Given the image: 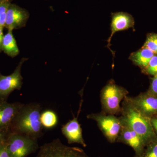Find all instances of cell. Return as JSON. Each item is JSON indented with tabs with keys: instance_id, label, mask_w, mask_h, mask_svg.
Instances as JSON below:
<instances>
[{
	"instance_id": "obj_1",
	"label": "cell",
	"mask_w": 157,
	"mask_h": 157,
	"mask_svg": "<svg viewBox=\"0 0 157 157\" xmlns=\"http://www.w3.org/2000/svg\"><path fill=\"white\" fill-rule=\"evenodd\" d=\"M41 109L38 103L23 104L11 124L10 132L38 140L42 136L43 128L40 120Z\"/></svg>"
},
{
	"instance_id": "obj_2",
	"label": "cell",
	"mask_w": 157,
	"mask_h": 157,
	"mask_svg": "<svg viewBox=\"0 0 157 157\" xmlns=\"http://www.w3.org/2000/svg\"><path fill=\"white\" fill-rule=\"evenodd\" d=\"M121 112L122 116L120 117L121 121L139 135L146 146L155 139L151 120L137 109L127 96L124 99Z\"/></svg>"
},
{
	"instance_id": "obj_3",
	"label": "cell",
	"mask_w": 157,
	"mask_h": 157,
	"mask_svg": "<svg viewBox=\"0 0 157 157\" xmlns=\"http://www.w3.org/2000/svg\"><path fill=\"white\" fill-rule=\"evenodd\" d=\"M6 143L10 157H26L39 148L37 139L11 132Z\"/></svg>"
},
{
	"instance_id": "obj_4",
	"label": "cell",
	"mask_w": 157,
	"mask_h": 157,
	"mask_svg": "<svg viewBox=\"0 0 157 157\" xmlns=\"http://www.w3.org/2000/svg\"><path fill=\"white\" fill-rule=\"evenodd\" d=\"M128 94L125 89L112 82L105 86L101 92V104L105 113L115 115L121 112V102Z\"/></svg>"
},
{
	"instance_id": "obj_5",
	"label": "cell",
	"mask_w": 157,
	"mask_h": 157,
	"mask_svg": "<svg viewBox=\"0 0 157 157\" xmlns=\"http://www.w3.org/2000/svg\"><path fill=\"white\" fill-rule=\"evenodd\" d=\"M36 157H90L82 149L67 146L59 138L40 147Z\"/></svg>"
},
{
	"instance_id": "obj_6",
	"label": "cell",
	"mask_w": 157,
	"mask_h": 157,
	"mask_svg": "<svg viewBox=\"0 0 157 157\" xmlns=\"http://www.w3.org/2000/svg\"><path fill=\"white\" fill-rule=\"evenodd\" d=\"M87 118L97 122L98 127L104 136L110 143L117 141L122 127L120 118L108 113H91L87 115Z\"/></svg>"
},
{
	"instance_id": "obj_7",
	"label": "cell",
	"mask_w": 157,
	"mask_h": 157,
	"mask_svg": "<svg viewBox=\"0 0 157 157\" xmlns=\"http://www.w3.org/2000/svg\"><path fill=\"white\" fill-rule=\"evenodd\" d=\"M27 59H21L15 70L9 76L0 73V100L7 101L8 97L14 90H20L22 85L21 67Z\"/></svg>"
},
{
	"instance_id": "obj_8",
	"label": "cell",
	"mask_w": 157,
	"mask_h": 157,
	"mask_svg": "<svg viewBox=\"0 0 157 157\" xmlns=\"http://www.w3.org/2000/svg\"><path fill=\"white\" fill-rule=\"evenodd\" d=\"M121 122V129L117 141L132 147L135 151L136 156L142 157L146 146L143 139L130 127Z\"/></svg>"
},
{
	"instance_id": "obj_9",
	"label": "cell",
	"mask_w": 157,
	"mask_h": 157,
	"mask_svg": "<svg viewBox=\"0 0 157 157\" xmlns=\"http://www.w3.org/2000/svg\"><path fill=\"white\" fill-rule=\"evenodd\" d=\"M29 17L26 10L11 3L7 10L5 27L13 30L21 28L25 26Z\"/></svg>"
},
{
	"instance_id": "obj_10",
	"label": "cell",
	"mask_w": 157,
	"mask_h": 157,
	"mask_svg": "<svg viewBox=\"0 0 157 157\" xmlns=\"http://www.w3.org/2000/svg\"><path fill=\"white\" fill-rule=\"evenodd\" d=\"M23 105L19 102L9 103L7 101L0 100V131L10 130L15 117Z\"/></svg>"
},
{
	"instance_id": "obj_11",
	"label": "cell",
	"mask_w": 157,
	"mask_h": 157,
	"mask_svg": "<svg viewBox=\"0 0 157 157\" xmlns=\"http://www.w3.org/2000/svg\"><path fill=\"white\" fill-rule=\"evenodd\" d=\"M61 131L69 144L77 143L86 147V144L82 137V130L77 117H74L72 120L63 125Z\"/></svg>"
},
{
	"instance_id": "obj_12",
	"label": "cell",
	"mask_w": 157,
	"mask_h": 157,
	"mask_svg": "<svg viewBox=\"0 0 157 157\" xmlns=\"http://www.w3.org/2000/svg\"><path fill=\"white\" fill-rule=\"evenodd\" d=\"M130 102L143 114L148 116L157 112V98L152 95H140L136 98L128 97Z\"/></svg>"
},
{
	"instance_id": "obj_13",
	"label": "cell",
	"mask_w": 157,
	"mask_h": 157,
	"mask_svg": "<svg viewBox=\"0 0 157 157\" xmlns=\"http://www.w3.org/2000/svg\"><path fill=\"white\" fill-rule=\"evenodd\" d=\"M134 24V18L131 14L128 13L119 12L113 14L111 24V33L108 39V45H109V42L114 34L119 31L133 27Z\"/></svg>"
},
{
	"instance_id": "obj_14",
	"label": "cell",
	"mask_w": 157,
	"mask_h": 157,
	"mask_svg": "<svg viewBox=\"0 0 157 157\" xmlns=\"http://www.w3.org/2000/svg\"><path fill=\"white\" fill-rule=\"evenodd\" d=\"M12 31L13 30L8 29L7 33L4 35L2 51L9 56L13 58L18 55L19 50Z\"/></svg>"
},
{
	"instance_id": "obj_15",
	"label": "cell",
	"mask_w": 157,
	"mask_h": 157,
	"mask_svg": "<svg viewBox=\"0 0 157 157\" xmlns=\"http://www.w3.org/2000/svg\"><path fill=\"white\" fill-rule=\"evenodd\" d=\"M155 54L151 51L142 47L140 50L132 53L130 59L135 65L146 69L149 62Z\"/></svg>"
},
{
	"instance_id": "obj_16",
	"label": "cell",
	"mask_w": 157,
	"mask_h": 157,
	"mask_svg": "<svg viewBox=\"0 0 157 157\" xmlns=\"http://www.w3.org/2000/svg\"><path fill=\"white\" fill-rule=\"evenodd\" d=\"M40 120L43 127L46 129L52 128L58 123L57 116L53 110H46L41 113Z\"/></svg>"
},
{
	"instance_id": "obj_17",
	"label": "cell",
	"mask_w": 157,
	"mask_h": 157,
	"mask_svg": "<svg viewBox=\"0 0 157 157\" xmlns=\"http://www.w3.org/2000/svg\"><path fill=\"white\" fill-rule=\"evenodd\" d=\"M151 51L155 54L157 52V34H151L147 36L146 41L143 46Z\"/></svg>"
},
{
	"instance_id": "obj_18",
	"label": "cell",
	"mask_w": 157,
	"mask_h": 157,
	"mask_svg": "<svg viewBox=\"0 0 157 157\" xmlns=\"http://www.w3.org/2000/svg\"><path fill=\"white\" fill-rule=\"evenodd\" d=\"M11 2L8 0H0V26L4 28L8 7Z\"/></svg>"
},
{
	"instance_id": "obj_19",
	"label": "cell",
	"mask_w": 157,
	"mask_h": 157,
	"mask_svg": "<svg viewBox=\"0 0 157 157\" xmlns=\"http://www.w3.org/2000/svg\"><path fill=\"white\" fill-rule=\"evenodd\" d=\"M146 146L141 157H157V140H152Z\"/></svg>"
},
{
	"instance_id": "obj_20",
	"label": "cell",
	"mask_w": 157,
	"mask_h": 157,
	"mask_svg": "<svg viewBox=\"0 0 157 157\" xmlns=\"http://www.w3.org/2000/svg\"><path fill=\"white\" fill-rule=\"evenodd\" d=\"M147 72L150 75H157V54H155L149 62L146 69Z\"/></svg>"
},
{
	"instance_id": "obj_21",
	"label": "cell",
	"mask_w": 157,
	"mask_h": 157,
	"mask_svg": "<svg viewBox=\"0 0 157 157\" xmlns=\"http://www.w3.org/2000/svg\"><path fill=\"white\" fill-rule=\"evenodd\" d=\"M150 94L154 96H157V75L155 76L152 80L151 85Z\"/></svg>"
},
{
	"instance_id": "obj_22",
	"label": "cell",
	"mask_w": 157,
	"mask_h": 157,
	"mask_svg": "<svg viewBox=\"0 0 157 157\" xmlns=\"http://www.w3.org/2000/svg\"><path fill=\"white\" fill-rule=\"evenodd\" d=\"M9 130H3L0 131V145L6 141L8 135L10 133Z\"/></svg>"
},
{
	"instance_id": "obj_23",
	"label": "cell",
	"mask_w": 157,
	"mask_h": 157,
	"mask_svg": "<svg viewBox=\"0 0 157 157\" xmlns=\"http://www.w3.org/2000/svg\"><path fill=\"white\" fill-rule=\"evenodd\" d=\"M6 142V141L0 145V157H10L7 150Z\"/></svg>"
},
{
	"instance_id": "obj_24",
	"label": "cell",
	"mask_w": 157,
	"mask_h": 157,
	"mask_svg": "<svg viewBox=\"0 0 157 157\" xmlns=\"http://www.w3.org/2000/svg\"><path fill=\"white\" fill-rule=\"evenodd\" d=\"M3 29L4 28L0 26V52L2 51V44L3 38L4 36Z\"/></svg>"
},
{
	"instance_id": "obj_25",
	"label": "cell",
	"mask_w": 157,
	"mask_h": 157,
	"mask_svg": "<svg viewBox=\"0 0 157 157\" xmlns=\"http://www.w3.org/2000/svg\"><path fill=\"white\" fill-rule=\"evenodd\" d=\"M151 121L153 128H154L157 132V117L152 118L151 119Z\"/></svg>"
},
{
	"instance_id": "obj_26",
	"label": "cell",
	"mask_w": 157,
	"mask_h": 157,
	"mask_svg": "<svg viewBox=\"0 0 157 157\" xmlns=\"http://www.w3.org/2000/svg\"><path fill=\"white\" fill-rule=\"evenodd\" d=\"M8 1H9L10 2H11V1H12V0H8Z\"/></svg>"
},
{
	"instance_id": "obj_27",
	"label": "cell",
	"mask_w": 157,
	"mask_h": 157,
	"mask_svg": "<svg viewBox=\"0 0 157 157\" xmlns=\"http://www.w3.org/2000/svg\"><path fill=\"white\" fill-rule=\"evenodd\" d=\"M135 157H137V156H135Z\"/></svg>"
},
{
	"instance_id": "obj_28",
	"label": "cell",
	"mask_w": 157,
	"mask_h": 157,
	"mask_svg": "<svg viewBox=\"0 0 157 157\" xmlns=\"http://www.w3.org/2000/svg\"><path fill=\"white\" fill-rule=\"evenodd\" d=\"M156 54H157V53Z\"/></svg>"
}]
</instances>
